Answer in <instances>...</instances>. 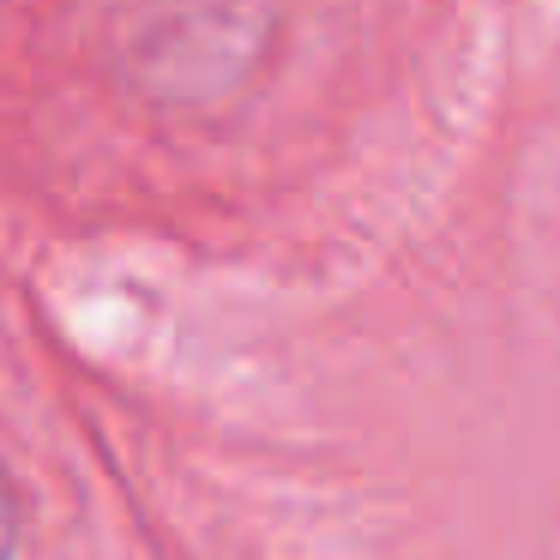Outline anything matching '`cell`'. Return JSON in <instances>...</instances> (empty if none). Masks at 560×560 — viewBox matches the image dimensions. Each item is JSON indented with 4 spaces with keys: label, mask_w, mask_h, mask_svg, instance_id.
<instances>
[{
    "label": "cell",
    "mask_w": 560,
    "mask_h": 560,
    "mask_svg": "<svg viewBox=\"0 0 560 560\" xmlns=\"http://www.w3.org/2000/svg\"><path fill=\"white\" fill-rule=\"evenodd\" d=\"M19 555V530H13V494H7V476H0V560Z\"/></svg>",
    "instance_id": "cell-1"
}]
</instances>
